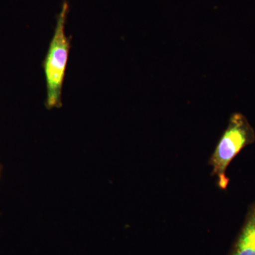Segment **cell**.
Returning <instances> with one entry per match:
<instances>
[{
  "instance_id": "1",
  "label": "cell",
  "mask_w": 255,
  "mask_h": 255,
  "mask_svg": "<svg viewBox=\"0 0 255 255\" xmlns=\"http://www.w3.org/2000/svg\"><path fill=\"white\" fill-rule=\"evenodd\" d=\"M255 142L254 128L246 116L241 113L231 114L228 127L220 137L209 161V165L212 167L211 175L217 178L220 189H227L230 179L226 171L233 159L246 146Z\"/></svg>"
},
{
  "instance_id": "2",
  "label": "cell",
  "mask_w": 255,
  "mask_h": 255,
  "mask_svg": "<svg viewBox=\"0 0 255 255\" xmlns=\"http://www.w3.org/2000/svg\"><path fill=\"white\" fill-rule=\"evenodd\" d=\"M68 10V3L65 1L57 18L54 34L43 63L47 87L46 105L48 109L62 105V90L70 50V40L65 32Z\"/></svg>"
},
{
  "instance_id": "3",
  "label": "cell",
  "mask_w": 255,
  "mask_h": 255,
  "mask_svg": "<svg viewBox=\"0 0 255 255\" xmlns=\"http://www.w3.org/2000/svg\"><path fill=\"white\" fill-rule=\"evenodd\" d=\"M229 255H255V201L249 206Z\"/></svg>"
}]
</instances>
